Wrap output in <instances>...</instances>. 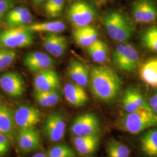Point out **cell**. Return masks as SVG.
<instances>
[{
	"instance_id": "ac0fdd59",
	"label": "cell",
	"mask_w": 157,
	"mask_h": 157,
	"mask_svg": "<svg viewBox=\"0 0 157 157\" xmlns=\"http://www.w3.org/2000/svg\"><path fill=\"white\" fill-rule=\"evenodd\" d=\"M33 17L28 8L17 6L8 12L6 16V22L10 27L25 26L32 22Z\"/></svg>"
},
{
	"instance_id": "60d3db41",
	"label": "cell",
	"mask_w": 157,
	"mask_h": 157,
	"mask_svg": "<svg viewBox=\"0 0 157 157\" xmlns=\"http://www.w3.org/2000/svg\"><path fill=\"white\" fill-rule=\"evenodd\" d=\"M98 1H100V2H105V1H108V0H98Z\"/></svg>"
},
{
	"instance_id": "e0dca14e",
	"label": "cell",
	"mask_w": 157,
	"mask_h": 157,
	"mask_svg": "<svg viewBox=\"0 0 157 157\" xmlns=\"http://www.w3.org/2000/svg\"><path fill=\"white\" fill-rule=\"evenodd\" d=\"M63 94L67 102L74 107H82L88 101V95L83 87L76 83H67L63 87Z\"/></svg>"
},
{
	"instance_id": "1f68e13d",
	"label": "cell",
	"mask_w": 157,
	"mask_h": 157,
	"mask_svg": "<svg viewBox=\"0 0 157 157\" xmlns=\"http://www.w3.org/2000/svg\"><path fill=\"white\" fill-rule=\"evenodd\" d=\"M17 56L16 51L3 48L0 49V72L11 65Z\"/></svg>"
},
{
	"instance_id": "277c9868",
	"label": "cell",
	"mask_w": 157,
	"mask_h": 157,
	"mask_svg": "<svg viewBox=\"0 0 157 157\" xmlns=\"http://www.w3.org/2000/svg\"><path fill=\"white\" fill-rule=\"evenodd\" d=\"M67 17L76 27L90 25L96 17V11L93 6L85 0H76L69 6Z\"/></svg>"
},
{
	"instance_id": "f546056e",
	"label": "cell",
	"mask_w": 157,
	"mask_h": 157,
	"mask_svg": "<svg viewBox=\"0 0 157 157\" xmlns=\"http://www.w3.org/2000/svg\"><path fill=\"white\" fill-rule=\"evenodd\" d=\"M47 157H75L76 154L72 148L63 144L52 147L47 154Z\"/></svg>"
},
{
	"instance_id": "4fadbf2b",
	"label": "cell",
	"mask_w": 157,
	"mask_h": 157,
	"mask_svg": "<svg viewBox=\"0 0 157 157\" xmlns=\"http://www.w3.org/2000/svg\"><path fill=\"white\" fill-rule=\"evenodd\" d=\"M35 91H46L57 90L59 87V78L56 72L48 69L37 72L34 78Z\"/></svg>"
},
{
	"instance_id": "4316f807",
	"label": "cell",
	"mask_w": 157,
	"mask_h": 157,
	"mask_svg": "<svg viewBox=\"0 0 157 157\" xmlns=\"http://www.w3.org/2000/svg\"><path fill=\"white\" fill-rule=\"evenodd\" d=\"M34 97L37 103L43 107H52L59 101L60 95L57 90L34 91Z\"/></svg>"
},
{
	"instance_id": "7c38bea8",
	"label": "cell",
	"mask_w": 157,
	"mask_h": 157,
	"mask_svg": "<svg viewBox=\"0 0 157 157\" xmlns=\"http://www.w3.org/2000/svg\"><path fill=\"white\" fill-rule=\"evenodd\" d=\"M54 59L49 55L40 51L29 52L24 58V64L33 72L51 69L55 65Z\"/></svg>"
},
{
	"instance_id": "484cf974",
	"label": "cell",
	"mask_w": 157,
	"mask_h": 157,
	"mask_svg": "<svg viewBox=\"0 0 157 157\" xmlns=\"http://www.w3.org/2000/svg\"><path fill=\"white\" fill-rule=\"evenodd\" d=\"M87 51L93 61L97 63H103L107 59L108 48L107 44L102 40H97L87 48Z\"/></svg>"
},
{
	"instance_id": "ffe728a7",
	"label": "cell",
	"mask_w": 157,
	"mask_h": 157,
	"mask_svg": "<svg viewBox=\"0 0 157 157\" xmlns=\"http://www.w3.org/2000/svg\"><path fill=\"white\" fill-rule=\"evenodd\" d=\"M69 77L75 83L82 87L87 86L90 80L89 69L83 63L77 59H72L67 68Z\"/></svg>"
},
{
	"instance_id": "b9f144b4",
	"label": "cell",
	"mask_w": 157,
	"mask_h": 157,
	"mask_svg": "<svg viewBox=\"0 0 157 157\" xmlns=\"http://www.w3.org/2000/svg\"><path fill=\"white\" fill-rule=\"evenodd\" d=\"M2 105V101H1V98H0V107H1Z\"/></svg>"
},
{
	"instance_id": "83f0119b",
	"label": "cell",
	"mask_w": 157,
	"mask_h": 157,
	"mask_svg": "<svg viewBox=\"0 0 157 157\" xmlns=\"http://www.w3.org/2000/svg\"><path fill=\"white\" fill-rule=\"evenodd\" d=\"M141 41L147 50L157 52V25L144 30L141 35Z\"/></svg>"
},
{
	"instance_id": "ab89813d",
	"label": "cell",
	"mask_w": 157,
	"mask_h": 157,
	"mask_svg": "<svg viewBox=\"0 0 157 157\" xmlns=\"http://www.w3.org/2000/svg\"><path fill=\"white\" fill-rule=\"evenodd\" d=\"M4 155H5L4 154V153L1 151V150L0 148V157H2V156H4Z\"/></svg>"
},
{
	"instance_id": "8992f818",
	"label": "cell",
	"mask_w": 157,
	"mask_h": 157,
	"mask_svg": "<svg viewBox=\"0 0 157 157\" xmlns=\"http://www.w3.org/2000/svg\"><path fill=\"white\" fill-rule=\"evenodd\" d=\"M70 130L73 136L98 135L100 131V120L93 113H85L74 119Z\"/></svg>"
},
{
	"instance_id": "9c48e42d",
	"label": "cell",
	"mask_w": 157,
	"mask_h": 157,
	"mask_svg": "<svg viewBox=\"0 0 157 157\" xmlns=\"http://www.w3.org/2000/svg\"><path fill=\"white\" fill-rule=\"evenodd\" d=\"M16 126L20 129L34 128L41 121V113L36 107L21 105L13 114Z\"/></svg>"
},
{
	"instance_id": "5b68a950",
	"label": "cell",
	"mask_w": 157,
	"mask_h": 157,
	"mask_svg": "<svg viewBox=\"0 0 157 157\" xmlns=\"http://www.w3.org/2000/svg\"><path fill=\"white\" fill-rule=\"evenodd\" d=\"M113 62L121 71L133 72L139 65V52L130 44L120 43L113 51Z\"/></svg>"
},
{
	"instance_id": "52a82bcc",
	"label": "cell",
	"mask_w": 157,
	"mask_h": 157,
	"mask_svg": "<svg viewBox=\"0 0 157 157\" xmlns=\"http://www.w3.org/2000/svg\"><path fill=\"white\" fill-rule=\"evenodd\" d=\"M66 130V122L61 114L52 113L47 118L43 126L44 133L52 142L62 140Z\"/></svg>"
},
{
	"instance_id": "cb8c5ba5",
	"label": "cell",
	"mask_w": 157,
	"mask_h": 157,
	"mask_svg": "<svg viewBox=\"0 0 157 157\" xmlns=\"http://www.w3.org/2000/svg\"><path fill=\"white\" fill-rule=\"evenodd\" d=\"M15 126L14 115L11 111L6 105H2L0 107V133L11 139L15 133Z\"/></svg>"
},
{
	"instance_id": "603a6c76",
	"label": "cell",
	"mask_w": 157,
	"mask_h": 157,
	"mask_svg": "<svg viewBox=\"0 0 157 157\" xmlns=\"http://www.w3.org/2000/svg\"><path fill=\"white\" fill-rule=\"evenodd\" d=\"M139 75L145 83L152 88H157V58L148 59L142 64Z\"/></svg>"
},
{
	"instance_id": "d6986e66",
	"label": "cell",
	"mask_w": 157,
	"mask_h": 157,
	"mask_svg": "<svg viewBox=\"0 0 157 157\" xmlns=\"http://www.w3.org/2000/svg\"><path fill=\"white\" fill-rule=\"evenodd\" d=\"M44 47L48 53L56 57L63 56L67 48V40L57 33H48L43 41Z\"/></svg>"
},
{
	"instance_id": "7402d4cb",
	"label": "cell",
	"mask_w": 157,
	"mask_h": 157,
	"mask_svg": "<svg viewBox=\"0 0 157 157\" xmlns=\"http://www.w3.org/2000/svg\"><path fill=\"white\" fill-rule=\"evenodd\" d=\"M127 17L117 11L108 12L103 18V23L109 37L115 40L119 30L125 22Z\"/></svg>"
},
{
	"instance_id": "2e32d148",
	"label": "cell",
	"mask_w": 157,
	"mask_h": 157,
	"mask_svg": "<svg viewBox=\"0 0 157 157\" xmlns=\"http://www.w3.org/2000/svg\"><path fill=\"white\" fill-rule=\"evenodd\" d=\"M72 143L79 154L83 155H91L94 154L98 147L100 136L98 135L73 136Z\"/></svg>"
},
{
	"instance_id": "e575fe53",
	"label": "cell",
	"mask_w": 157,
	"mask_h": 157,
	"mask_svg": "<svg viewBox=\"0 0 157 157\" xmlns=\"http://www.w3.org/2000/svg\"><path fill=\"white\" fill-rule=\"evenodd\" d=\"M10 139L7 136L0 133V148L4 155L7 153L10 148Z\"/></svg>"
},
{
	"instance_id": "8fae6325",
	"label": "cell",
	"mask_w": 157,
	"mask_h": 157,
	"mask_svg": "<svg viewBox=\"0 0 157 157\" xmlns=\"http://www.w3.org/2000/svg\"><path fill=\"white\" fill-rule=\"evenodd\" d=\"M0 87L12 97H19L25 91V84L22 78L17 73L9 72L0 76Z\"/></svg>"
},
{
	"instance_id": "ba28073f",
	"label": "cell",
	"mask_w": 157,
	"mask_h": 157,
	"mask_svg": "<svg viewBox=\"0 0 157 157\" xmlns=\"http://www.w3.org/2000/svg\"><path fill=\"white\" fill-rule=\"evenodd\" d=\"M132 15L136 22H154L157 19V6L152 0H136L132 5Z\"/></svg>"
},
{
	"instance_id": "d6a6232c",
	"label": "cell",
	"mask_w": 157,
	"mask_h": 157,
	"mask_svg": "<svg viewBox=\"0 0 157 157\" xmlns=\"http://www.w3.org/2000/svg\"><path fill=\"white\" fill-rule=\"evenodd\" d=\"M107 146L112 148L121 157H130V151L129 147L118 141L112 139L107 143Z\"/></svg>"
},
{
	"instance_id": "f1b7e54d",
	"label": "cell",
	"mask_w": 157,
	"mask_h": 157,
	"mask_svg": "<svg viewBox=\"0 0 157 157\" xmlns=\"http://www.w3.org/2000/svg\"><path fill=\"white\" fill-rule=\"evenodd\" d=\"M65 4V0H46L44 10L50 17H59L62 13Z\"/></svg>"
},
{
	"instance_id": "74e56055",
	"label": "cell",
	"mask_w": 157,
	"mask_h": 157,
	"mask_svg": "<svg viewBox=\"0 0 157 157\" xmlns=\"http://www.w3.org/2000/svg\"><path fill=\"white\" fill-rule=\"evenodd\" d=\"M33 157H47V154L40 152L35 154Z\"/></svg>"
},
{
	"instance_id": "30bf717a",
	"label": "cell",
	"mask_w": 157,
	"mask_h": 157,
	"mask_svg": "<svg viewBox=\"0 0 157 157\" xmlns=\"http://www.w3.org/2000/svg\"><path fill=\"white\" fill-rule=\"evenodd\" d=\"M122 106L126 113L141 109H151L140 90L134 87H129L124 91L122 97Z\"/></svg>"
},
{
	"instance_id": "6da1fadb",
	"label": "cell",
	"mask_w": 157,
	"mask_h": 157,
	"mask_svg": "<svg viewBox=\"0 0 157 157\" xmlns=\"http://www.w3.org/2000/svg\"><path fill=\"white\" fill-rule=\"evenodd\" d=\"M122 85V79L111 67H94L90 71L91 91L101 101L110 102L115 100L120 94Z\"/></svg>"
},
{
	"instance_id": "7a4b0ae2",
	"label": "cell",
	"mask_w": 157,
	"mask_h": 157,
	"mask_svg": "<svg viewBox=\"0 0 157 157\" xmlns=\"http://www.w3.org/2000/svg\"><path fill=\"white\" fill-rule=\"evenodd\" d=\"M115 126L121 131L139 135L147 129L157 126V114L151 109H141L118 118Z\"/></svg>"
},
{
	"instance_id": "8d00e7d4",
	"label": "cell",
	"mask_w": 157,
	"mask_h": 157,
	"mask_svg": "<svg viewBox=\"0 0 157 157\" xmlns=\"http://www.w3.org/2000/svg\"><path fill=\"white\" fill-rule=\"evenodd\" d=\"M106 150H107V154L108 155V157H121L110 147L106 146Z\"/></svg>"
},
{
	"instance_id": "836d02e7",
	"label": "cell",
	"mask_w": 157,
	"mask_h": 157,
	"mask_svg": "<svg viewBox=\"0 0 157 157\" xmlns=\"http://www.w3.org/2000/svg\"><path fill=\"white\" fill-rule=\"evenodd\" d=\"M14 4L13 0H0V19L11 10Z\"/></svg>"
},
{
	"instance_id": "4dcf8cb0",
	"label": "cell",
	"mask_w": 157,
	"mask_h": 157,
	"mask_svg": "<svg viewBox=\"0 0 157 157\" xmlns=\"http://www.w3.org/2000/svg\"><path fill=\"white\" fill-rule=\"evenodd\" d=\"M134 31L135 27L133 23L127 17L124 25L119 30L115 41L120 43H124L131 38Z\"/></svg>"
},
{
	"instance_id": "d590c367",
	"label": "cell",
	"mask_w": 157,
	"mask_h": 157,
	"mask_svg": "<svg viewBox=\"0 0 157 157\" xmlns=\"http://www.w3.org/2000/svg\"><path fill=\"white\" fill-rule=\"evenodd\" d=\"M148 103L152 111L157 114V90L150 97Z\"/></svg>"
},
{
	"instance_id": "3957f363",
	"label": "cell",
	"mask_w": 157,
	"mask_h": 157,
	"mask_svg": "<svg viewBox=\"0 0 157 157\" xmlns=\"http://www.w3.org/2000/svg\"><path fill=\"white\" fill-rule=\"evenodd\" d=\"M33 36L31 31L25 26L12 27L0 32V46L14 48L29 47L33 44Z\"/></svg>"
},
{
	"instance_id": "d4e9b609",
	"label": "cell",
	"mask_w": 157,
	"mask_h": 157,
	"mask_svg": "<svg viewBox=\"0 0 157 157\" xmlns=\"http://www.w3.org/2000/svg\"><path fill=\"white\" fill-rule=\"evenodd\" d=\"M30 31L33 32H47L49 33H58L63 32L66 25L61 21L34 23L25 26Z\"/></svg>"
},
{
	"instance_id": "f35d334b",
	"label": "cell",
	"mask_w": 157,
	"mask_h": 157,
	"mask_svg": "<svg viewBox=\"0 0 157 157\" xmlns=\"http://www.w3.org/2000/svg\"><path fill=\"white\" fill-rule=\"evenodd\" d=\"M33 1L36 4L39 5V4H41V3H43L45 0H33Z\"/></svg>"
},
{
	"instance_id": "5bb4252c",
	"label": "cell",
	"mask_w": 157,
	"mask_h": 157,
	"mask_svg": "<svg viewBox=\"0 0 157 157\" xmlns=\"http://www.w3.org/2000/svg\"><path fill=\"white\" fill-rule=\"evenodd\" d=\"M139 147L143 157H157V126L141 133Z\"/></svg>"
},
{
	"instance_id": "44dd1931",
	"label": "cell",
	"mask_w": 157,
	"mask_h": 157,
	"mask_svg": "<svg viewBox=\"0 0 157 157\" xmlns=\"http://www.w3.org/2000/svg\"><path fill=\"white\" fill-rule=\"evenodd\" d=\"M73 40L78 45L82 47H89L98 40L96 29L90 25L76 27L72 32Z\"/></svg>"
},
{
	"instance_id": "9a60e30c",
	"label": "cell",
	"mask_w": 157,
	"mask_h": 157,
	"mask_svg": "<svg viewBox=\"0 0 157 157\" xmlns=\"http://www.w3.org/2000/svg\"><path fill=\"white\" fill-rule=\"evenodd\" d=\"M17 143L22 151L29 152L37 150L41 146L39 134L34 128L20 129Z\"/></svg>"
}]
</instances>
